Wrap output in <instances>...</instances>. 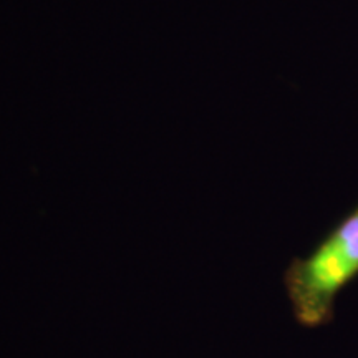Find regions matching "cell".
I'll return each mask as SVG.
<instances>
[{
    "label": "cell",
    "instance_id": "1",
    "mask_svg": "<svg viewBox=\"0 0 358 358\" xmlns=\"http://www.w3.org/2000/svg\"><path fill=\"white\" fill-rule=\"evenodd\" d=\"M357 279L358 204L285 271L284 285L295 320L306 329L329 325L338 295Z\"/></svg>",
    "mask_w": 358,
    "mask_h": 358
}]
</instances>
